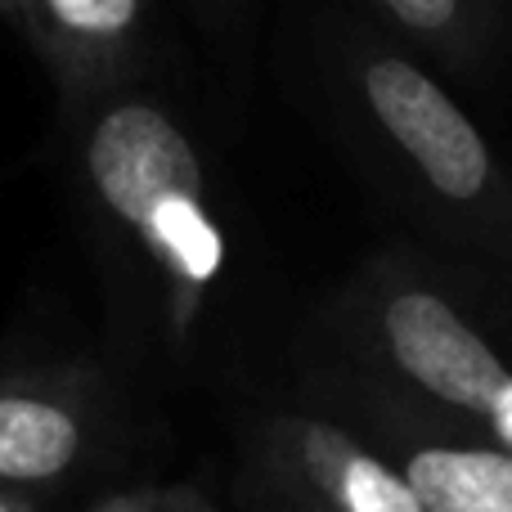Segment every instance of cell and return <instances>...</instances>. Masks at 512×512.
Wrapping results in <instances>:
<instances>
[{
    "label": "cell",
    "mask_w": 512,
    "mask_h": 512,
    "mask_svg": "<svg viewBox=\"0 0 512 512\" xmlns=\"http://www.w3.org/2000/svg\"><path fill=\"white\" fill-rule=\"evenodd\" d=\"M337 324L364 360V391L441 423L490 432L512 364L445 288L382 265L346 297Z\"/></svg>",
    "instance_id": "obj_1"
},
{
    "label": "cell",
    "mask_w": 512,
    "mask_h": 512,
    "mask_svg": "<svg viewBox=\"0 0 512 512\" xmlns=\"http://www.w3.org/2000/svg\"><path fill=\"white\" fill-rule=\"evenodd\" d=\"M86 176L104 212L135 234L158 270L176 328H189L225 265V239L207 212L189 135L158 104H117L86 140Z\"/></svg>",
    "instance_id": "obj_2"
},
{
    "label": "cell",
    "mask_w": 512,
    "mask_h": 512,
    "mask_svg": "<svg viewBox=\"0 0 512 512\" xmlns=\"http://www.w3.org/2000/svg\"><path fill=\"white\" fill-rule=\"evenodd\" d=\"M248 459L256 486L310 512H423L396 463L328 409L265 414Z\"/></svg>",
    "instance_id": "obj_3"
},
{
    "label": "cell",
    "mask_w": 512,
    "mask_h": 512,
    "mask_svg": "<svg viewBox=\"0 0 512 512\" xmlns=\"http://www.w3.org/2000/svg\"><path fill=\"white\" fill-rule=\"evenodd\" d=\"M360 90L373 122L427 189L450 207H486L499 194L490 158L472 117L409 59H369Z\"/></svg>",
    "instance_id": "obj_4"
},
{
    "label": "cell",
    "mask_w": 512,
    "mask_h": 512,
    "mask_svg": "<svg viewBox=\"0 0 512 512\" xmlns=\"http://www.w3.org/2000/svg\"><path fill=\"white\" fill-rule=\"evenodd\" d=\"M351 405L423 512H512V450L490 432L441 423L364 387L351 391Z\"/></svg>",
    "instance_id": "obj_5"
},
{
    "label": "cell",
    "mask_w": 512,
    "mask_h": 512,
    "mask_svg": "<svg viewBox=\"0 0 512 512\" xmlns=\"http://www.w3.org/2000/svg\"><path fill=\"white\" fill-rule=\"evenodd\" d=\"M99 445V409L72 378L0 382V486L50 490L77 477Z\"/></svg>",
    "instance_id": "obj_6"
},
{
    "label": "cell",
    "mask_w": 512,
    "mask_h": 512,
    "mask_svg": "<svg viewBox=\"0 0 512 512\" xmlns=\"http://www.w3.org/2000/svg\"><path fill=\"white\" fill-rule=\"evenodd\" d=\"M41 9L77 41H117L140 18V0H41Z\"/></svg>",
    "instance_id": "obj_7"
},
{
    "label": "cell",
    "mask_w": 512,
    "mask_h": 512,
    "mask_svg": "<svg viewBox=\"0 0 512 512\" xmlns=\"http://www.w3.org/2000/svg\"><path fill=\"white\" fill-rule=\"evenodd\" d=\"M396 23H405L409 32H423V36H441L459 23V5L463 0H378Z\"/></svg>",
    "instance_id": "obj_8"
},
{
    "label": "cell",
    "mask_w": 512,
    "mask_h": 512,
    "mask_svg": "<svg viewBox=\"0 0 512 512\" xmlns=\"http://www.w3.org/2000/svg\"><path fill=\"white\" fill-rule=\"evenodd\" d=\"M90 512H207L194 495H158V490H135V495H108Z\"/></svg>",
    "instance_id": "obj_9"
},
{
    "label": "cell",
    "mask_w": 512,
    "mask_h": 512,
    "mask_svg": "<svg viewBox=\"0 0 512 512\" xmlns=\"http://www.w3.org/2000/svg\"><path fill=\"white\" fill-rule=\"evenodd\" d=\"M243 495H248V508H243V512H310V508L292 504V499L270 495V490L256 486V481H248V486H243Z\"/></svg>",
    "instance_id": "obj_10"
},
{
    "label": "cell",
    "mask_w": 512,
    "mask_h": 512,
    "mask_svg": "<svg viewBox=\"0 0 512 512\" xmlns=\"http://www.w3.org/2000/svg\"><path fill=\"white\" fill-rule=\"evenodd\" d=\"M490 436H495L499 445H508V450H512V382H508L504 400H499L495 418H490Z\"/></svg>",
    "instance_id": "obj_11"
},
{
    "label": "cell",
    "mask_w": 512,
    "mask_h": 512,
    "mask_svg": "<svg viewBox=\"0 0 512 512\" xmlns=\"http://www.w3.org/2000/svg\"><path fill=\"white\" fill-rule=\"evenodd\" d=\"M0 512H32V504H27L18 490H5V486H0Z\"/></svg>",
    "instance_id": "obj_12"
}]
</instances>
